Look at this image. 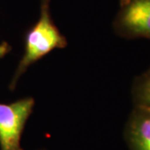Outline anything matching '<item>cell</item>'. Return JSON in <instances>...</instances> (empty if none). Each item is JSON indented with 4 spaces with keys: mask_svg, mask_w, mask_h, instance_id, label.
<instances>
[{
    "mask_svg": "<svg viewBox=\"0 0 150 150\" xmlns=\"http://www.w3.org/2000/svg\"><path fill=\"white\" fill-rule=\"evenodd\" d=\"M112 27L123 38L150 39V0H120Z\"/></svg>",
    "mask_w": 150,
    "mask_h": 150,
    "instance_id": "cell-3",
    "label": "cell"
},
{
    "mask_svg": "<svg viewBox=\"0 0 150 150\" xmlns=\"http://www.w3.org/2000/svg\"><path fill=\"white\" fill-rule=\"evenodd\" d=\"M67 39L54 24L50 13V0H41L40 14L37 23L28 30L24 38V52L9 84L16 88L18 81L27 69L55 48H64Z\"/></svg>",
    "mask_w": 150,
    "mask_h": 150,
    "instance_id": "cell-1",
    "label": "cell"
},
{
    "mask_svg": "<svg viewBox=\"0 0 150 150\" xmlns=\"http://www.w3.org/2000/svg\"><path fill=\"white\" fill-rule=\"evenodd\" d=\"M10 44L7 42H3L0 43V59H2L3 58H4L7 54H8L11 51Z\"/></svg>",
    "mask_w": 150,
    "mask_h": 150,
    "instance_id": "cell-6",
    "label": "cell"
},
{
    "mask_svg": "<svg viewBox=\"0 0 150 150\" xmlns=\"http://www.w3.org/2000/svg\"><path fill=\"white\" fill-rule=\"evenodd\" d=\"M34 104L32 97L11 103H0V150H23L22 134Z\"/></svg>",
    "mask_w": 150,
    "mask_h": 150,
    "instance_id": "cell-2",
    "label": "cell"
},
{
    "mask_svg": "<svg viewBox=\"0 0 150 150\" xmlns=\"http://www.w3.org/2000/svg\"><path fill=\"white\" fill-rule=\"evenodd\" d=\"M134 105L150 108V68L135 78L132 85Z\"/></svg>",
    "mask_w": 150,
    "mask_h": 150,
    "instance_id": "cell-5",
    "label": "cell"
},
{
    "mask_svg": "<svg viewBox=\"0 0 150 150\" xmlns=\"http://www.w3.org/2000/svg\"><path fill=\"white\" fill-rule=\"evenodd\" d=\"M41 150H44V149H41Z\"/></svg>",
    "mask_w": 150,
    "mask_h": 150,
    "instance_id": "cell-7",
    "label": "cell"
},
{
    "mask_svg": "<svg viewBox=\"0 0 150 150\" xmlns=\"http://www.w3.org/2000/svg\"><path fill=\"white\" fill-rule=\"evenodd\" d=\"M123 137L129 150H150V108L134 105Z\"/></svg>",
    "mask_w": 150,
    "mask_h": 150,
    "instance_id": "cell-4",
    "label": "cell"
}]
</instances>
